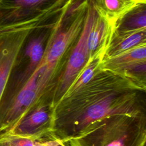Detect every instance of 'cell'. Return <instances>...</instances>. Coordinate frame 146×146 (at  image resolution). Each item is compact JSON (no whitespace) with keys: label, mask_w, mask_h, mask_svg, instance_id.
<instances>
[{"label":"cell","mask_w":146,"mask_h":146,"mask_svg":"<svg viewBox=\"0 0 146 146\" xmlns=\"http://www.w3.org/2000/svg\"><path fill=\"white\" fill-rule=\"evenodd\" d=\"M39 21L0 27V102L11 70L25 39Z\"/></svg>","instance_id":"cell-7"},{"label":"cell","mask_w":146,"mask_h":146,"mask_svg":"<svg viewBox=\"0 0 146 146\" xmlns=\"http://www.w3.org/2000/svg\"><path fill=\"white\" fill-rule=\"evenodd\" d=\"M144 112L146 87L100 67L87 83L52 108L50 134L64 143L107 116Z\"/></svg>","instance_id":"cell-1"},{"label":"cell","mask_w":146,"mask_h":146,"mask_svg":"<svg viewBox=\"0 0 146 146\" xmlns=\"http://www.w3.org/2000/svg\"><path fill=\"white\" fill-rule=\"evenodd\" d=\"M34 146H47L41 140H35L34 141Z\"/></svg>","instance_id":"cell-16"},{"label":"cell","mask_w":146,"mask_h":146,"mask_svg":"<svg viewBox=\"0 0 146 146\" xmlns=\"http://www.w3.org/2000/svg\"><path fill=\"white\" fill-rule=\"evenodd\" d=\"M114 23L115 22L103 17L96 11L87 37L90 58L100 52L105 54L113 33Z\"/></svg>","instance_id":"cell-9"},{"label":"cell","mask_w":146,"mask_h":146,"mask_svg":"<svg viewBox=\"0 0 146 146\" xmlns=\"http://www.w3.org/2000/svg\"><path fill=\"white\" fill-rule=\"evenodd\" d=\"M91 1L100 15L113 22L136 3L133 0Z\"/></svg>","instance_id":"cell-13"},{"label":"cell","mask_w":146,"mask_h":146,"mask_svg":"<svg viewBox=\"0 0 146 146\" xmlns=\"http://www.w3.org/2000/svg\"><path fill=\"white\" fill-rule=\"evenodd\" d=\"M52 112V107L48 99L42 97L22 118L4 133L30 138L35 141L40 140L51 133Z\"/></svg>","instance_id":"cell-8"},{"label":"cell","mask_w":146,"mask_h":146,"mask_svg":"<svg viewBox=\"0 0 146 146\" xmlns=\"http://www.w3.org/2000/svg\"><path fill=\"white\" fill-rule=\"evenodd\" d=\"M63 7L42 19L29 33L11 70L0 103L14 94L40 64Z\"/></svg>","instance_id":"cell-4"},{"label":"cell","mask_w":146,"mask_h":146,"mask_svg":"<svg viewBox=\"0 0 146 146\" xmlns=\"http://www.w3.org/2000/svg\"><path fill=\"white\" fill-rule=\"evenodd\" d=\"M104 56V52H100L89 58L86 64L78 74L62 98L69 96L75 93L92 78L96 71L101 67Z\"/></svg>","instance_id":"cell-14"},{"label":"cell","mask_w":146,"mask_h":146,"mask_svg":"<svg viewBox=\"0 0 146 146\" xmlns=\"http://www.w3.org/2000/svg\"><path fill=\"white\" fill-rule=\"evenodd\" d=\"M136 3L137 2H143V3H146V0H133Z\"/></svg>","instance_id":"cell-17"},{"label":"cell","mask_w":146,"mask_h":146,"mask_svg":"<svg viewBox=\"0 0 146 146\" xmlns=\"http://www.w3.org/2000/svg\"><path fill=\"white\" fill-rule=\"evenodd\" d=\"M146 29V3L137 2L114 23L113 33L119 34Z\"/></svg>","instance_id":"cell-10"},{"label":"cell","mask_w":146,"mask_h":146,"mask_svg":"<svg viewBox=\"0 0 146 146\" xmlns=\"http://www.w3.org/2000/svg\"><path fill=\"white\" fill-rule=\"evenodd\" d=\"M35 140L9 133L0 135V146H34Z\"/></svg>","instance_id":"cell-15"},{"label":"cell","mask_w":146,"mask_h":146,"mask_svg":"<svg viewBox=\"0 0 146 146\" xmlns=\"http://www.w3.org/2000/svg\"><path fill=\"white\" fill-rule=\"evenodd\" d=\"M146 60V44L139 46L108 58H103V69L117 72L135 62Z\"/></svg>","instance_id":"cell-12"},{"label":"cell","mask_w":146,"mask_h":146,"mask_svg":"<svg viewBox=\"0 0 146 146\" xmlns=\"http://www.w3.org/2000/svg\"><path fill=\"white\" fill-rule=\"evenodd\" d=\"M89 0H68L58 21L39 64L40 98L52 89L66 58L79 39L86 20Z\"/></svg>","instance_id":"cell-2"},{"label":"cell","mask_w":146,"mask_h":146,"mask_svg":"<svg viewBox=\"0 0 146 146\" xmlns=\"http://www.w3.org/2000/svg\"><path fill=\"white\" fill-rule=\"evenodd\" d=\"M68 0H0V27L39 21Z\"/></svg>","instance_id":"cell-6"},{"label":"cell","mask_w":146,"mask_h":146,"mask_svg":"<svg viewBox=\"0 0 146 146\" xmlns=\"http://www.w3.org/2000/svg\"><path fill=\"white\" fill-rule=\"evenodd\" d=\"M144 44H146V29L119 34L113 33L104 58Z\"/></svg>","instance_id":"cell-11"},{"label":"cell","mask_w":146,"mask_h":146,"mask_svg":"<svg viewBox=\"0 0 146 146\" xmlns=\"http://www.w3.org/2000/svg\"><path fill=\"white\" fill-rule=\"evenodd\" d=\"M63 143L67 146H145L146 112L107 116Z\"/></svg>","instance_id":"cell-3"},{"label":"cell","mask_w":146,"mask_h":146,"mask_svg":"<svg viewBox=\"0 0 146 146\" xmlns=\"http://www.w3.org/2000/svg\"><path fill=\"white\" fill-rule=\"evenodd\" d=\"M96 11L91 0L88 1L87 14L82 32L70 51L50 95L53 108L63 98L75 77L90 58L87 48V37Z\"/></svg>","instance_id":"cell-5"}]
</instances>
